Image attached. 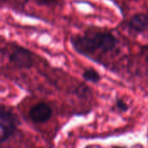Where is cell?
I'll list each match as a JSON object with an SVG mask.
<instances>
[{
    "label": "cell",
    "instance_id": "obj_1",
    "mask_svg": "<svg viewBox=\"0 0 148 148\" xmlns=\"http://www.w3.org/2000/svg\"><path fill=\"white\" fill-rule=\"evenodd\" d=\"M115 36L105 30H87L83 34L73 36L70 43L79 54L90 56L97 52L108 53L113 51L117 45Z\"/></svg>",
    "mask_w": 148,
    "mask_h": 148
},
{
    "label": "cell",
    "instance_id": "obj_2",
    "mask_svg": "<svg viewBox=\"0 0 148 148\" xmlns=\"http://www.w3.org/2000/svg\"><path fill=\"white\" fill-rule=\"evenodd\" d=\"M20 122L16 114L4 105L0 108V141L7 142L17 131Z\"/></svg>",
    "mask_w": 148,
    "mask_h": 148
},
{
    "label": "cell",
    "instance_id": "obj_3",
    "mask_svg": "<svg viewBox=\"0 0 148 148\" xmlns=\"http://www.w3.org/2000/svg\"><path fill=\"white\" fill-rule=\"evenodd\" d=\"M35 55L29 49L14 45L13 49L9 53V62L16 69H29L35 64Z\"/></svg>",
    "mask_w": 148,
    "mask_h": 148
},
{
    "label": "cell",
    "instance_id": "obj_4",
    "mask_svg": "<svg viewBox=\"0 0 148 148\" xmlns=\"http://www.w3.org/2000/svg\"><path fill=\"white\" fill-rule=\"evenodd\" d=\"M53 115V108L45 101H40L33 105L29 110V117L35 124L48 122Z\"/></svg>",
    "mask_w": 148,
    "mask_h": 148
},
{
    "label": "cell",
    "instance_id": "obj_5",
    "mask_svg": "<svg viewBox=\"0 0 148 148\" xmlns=\"http://www.w3.org/2000/svg\"><path fill=\"white\" fill-rule=\"evenodd\" d=\"M129 29L136 33H143L148 29V14L138 12L134 14L128 20Z\"/></svg>",
    "mask_w": 148,
    "mask_h": 148
},
{
    "label": "cell",
    "instance_id": "obj_6",
    "mask_svg": "<svg viewBox=\"0 0 148 148\" xmlns=\"http://www.w3.org/2000/svg\"><path fill=\"white\" fill-rule=\"evenodd\" d=\"M82 78L91 83H99L101 80V76L98 71L92 68L86 69L82 73Z\"/></svg>",
    "mask_w": 148,
    "mask_h": 148
},
{
    "label": "cell",
    "instance_id": "obj_7",
    "mask_svg": "<svg viewBox=\"0 0 148 148\" xmlns=\"http://www.w3.org/2000/svg\"><path fill=\"white\" fill-rule=\"evenodd\" d=\"M114 107L116 108V109L119 111V112H127L129 108L127 103L126 101H124L123 100L121 99H118L116 100L115 101V104H114Z\"/></svg>",
    "mask_w": 148,
    "mask_h": 148
},
{
    "label": "cell",
    "instance_id": "obj_8",
    "mask_svg": "<svg viewBox=\"0 0 148 148\" xmlns=\"http://www.w3.org/2000/svg\"><path fill=\"white\" fill-rule=\"evenodd\" d=\"M37 3L42 4V5H49V4H53L56 3V2H58L59 0H35Z\"/></svg>",
    "mask_w": 148,
    "mask_h": 148
},
{
    "label": "cell",
    "instance_id": "obj_9",
    "mask_svg": "<svg viewBox=\"0 0 148 148\" xmlns=\"http://www.w3.org/2000/svg\"><path fill=\"white\" fill-rule=\"evenodd\" d=\"M146 60H147V62H148V49H147V56H146Z\"/></svg>",
    "mask_w": 148,
    "mask_h": 148
}]
</instances>
